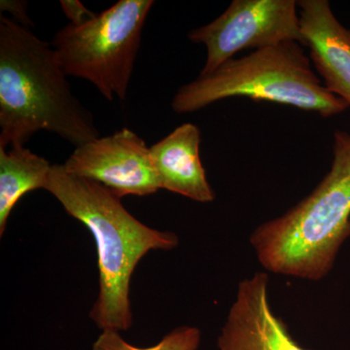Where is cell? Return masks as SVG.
<instances>
[{
	"instance_id": "cell-1",
	"label": "cell",
	"mask_w": 350,
	"mask_h": 350,
	"mask_svg": "<svg viewBox=\"0 0 350 350\" xmlns=\"http://www.w3.org/2000/svg\"><path fill=\"white\" fill-rule=\"evenodd\" d=\"M66 77L51 44L0 15V148L24 145L39 131L75 147L100 137Z\"/></svg>"
},
{
	"instance_id": "cell-2",
	"label": "cell",
	"mask_w": 350,
	"mask_h": 350,
	"mask_svg": "<svg viewBox=\"0 0 350 350\" xmlns=\"http://www.w3.org/2000/svg\"><path fill=\"white\" fill-rule=\"evenodd\" d=\"M45 190L86 226L96 241L98 294L90 319L103 331L129 330L131 280L138 262L149 251L174 250L178 238L140 222L120 198L100 184L68 174L63 165H52Z\"/></svg>"
},
{
	"instance_id": "cell-3",
	"label": "cell",
	"mask_w": 350,
	"mask_h": 350,
	"mask_svg": "<svg viewBox=\"0 0 350 350\" xmlns=\"http://www.w3.org/2000/svg\"><path fill=\"white\" fill-rule=\"evenodd\" d=\"M333 154L330 170L312 194L251 234L267 271L319 282L333 269L350 237V133L336 131Z\"/></svg>"
},
{
	"instance_id": "cell-4",
	"label": "cell",
	"mask_w": 350,
	"mask_h": 350,
	"mask_svg": "<svg viewBox=\"0 0 350 350\" xmlns=\"http://www.w3.org/2000/svg\"><path fill=\"white\" fill-rule=\"evenodd\" d=\"M301 46L285 41L230 59L211 75L178 89L172 110L187 114L216 101L244 96L314 111L325 118L344 112L349 105L324 87Z\"/></svg>"
},
{
	"instance_id": "cell-5",
	"label": "cell",
	"mask_w": 350,
	"mask_h": 350,
	"mask_svg": "<svg viewBox=\"0 0 350 350\" xmlns=\"http://www.w3.org/2000/svg\"><path fill=\"white\" fill-rule=\"evenodd\" d=\"M153 0H120L87 24H68L53 49L66 76L94 85L107 100H125Z\"/></svg>"
},
{
	"instance_id": "cell-6",
	"label": "cell",
	"mask_w": 350,
	"mask_h": 350,
	"mask_svg": "<svg viewBox=\"0 0 350 350\" xmlns=\"http://www.w3.org/2000/svg\"><path fill=\"white\" fill-rule=\"evenodd\" d=\"M188 38L206 48L200 76L211 75L244 49L258 50L285 41L305 46L295 0H234L213 22L189 32Z\"/></svg>"
},
{
	"instance_id": "cell-7",
	"label": "cell",
	"mask_w": 350,
	"mask_h": 350,
	"mask_svg": "<svg viewBox=\"0 0 350 350\" xmlns=\"http://www.w3.org/2000/svg\"><path fill=\"white\" fill-rule=\"evenodd\" d=\"M63 165L68 174L100 184L120 199L161 190L150 147L130 129L75 147Z\"/></svg>"
},
{
	"instance_id": "cell-8",
	"label": "cell",
	"mask_w": 350,
	"mask_h": 350,
	"mask_svg": "<svg viewBox=\"0 0 350 350\" xmlns=\"http://www.w3.org/2000/svg\"><path fill=\"white\" fill-rule=\"evenodd\" d=\"M268 288L269 276L264 271L239 283L218 337V350H306L273 312Z\"/></svg>"
},
{
	"instance_id": "cell-9",
	"label": "cell",
	"mask_w": 350,
	"mask_h": 350,
	"mask_svg": "<svg viewBox=\"0 0 350 350\" xmlns=\"http://www.w3.org/2000/svg\"><path fill=\"white\" fill-rule=\"evenodd\" d=\"M298 8L315 70L324 87L350 107V29L340 24L327 0H301Z\"/></svg>"
},
{
	"instance_id": "cell-10",
	"label": "cell",
	"mask_w": 350,
	"mask_h": 350,
	"mask_svg": "<svg viewBox=\"0 0 350 350\" xmlns=\"http://www.w3.org/2000/svg\"><path fill=\"white\" fill-rule=\"evenodd\" d=\"M200 131L194 124L177 126L150 147L161 189L199 202L215 200L200 161Z\"/></svg>"
},
{
	"instance_id": "cell-11",
	"label": "cell",
	"mask_w": 350,
	"mask_h": 350,
	"mask_svg": "<svg viewBox=\"0 0 350 350\" xmlns=\"http://www.w3.org/2000/svg\"><path fill=\"white\" fill-rule=\"evenodd\" d=\"M52 165L24 145L0 148V236L17 202L27 193L45 190Z\"/></svg>"
},
{
	"instance_id": "cell-12",
	"label": "cell",
	"mask_w": 350,
	"mask_h": 350,
	"mask_svg": "<svg viewBox=\"0 0 350 350\" xmlns=\"http://www.w3.org/2000/svg\"><path fill=\"white\" fill-rule=\"evenodd\" d=\"M200 342L202 332L192 326L178 327L149 347H135L126 342L120 332L107 330L96 338L93 350H199Z\"/></svg>"
},
{
	"instance_id": "cell-13",
	"label": "cell",
	"mask_w": 350,
	"mask_h": 350,
	"mask_svg": "<svg viewBox=\"0 0 350 350\" xmlns=\"http://www.w3.org/2000/svg\"><path fill=\"white\" fill-rule=\"evenodd\" d=\"M62 10L69 20V24L80 27L94 19L98 14L92 12L78 0H61Z\"/></svg>"
},
{
	"instance_id": "cell-14",
	"label": "cell",
	"mask_w": 350,
	"mask_h": 350,
	"mask_svg": "<svg viewBox=\"0 0 350 350\" xmlns=\"http://www.w3.org/2000/svg\"><path fill=\"white\" fill-rule=\"evenodd\" d=\"M0 11L10 13L13 21L18 24L31 29L34 27L33 22L27 14V2L24 0H1Z\"/></svg>"
}]
</instances>
